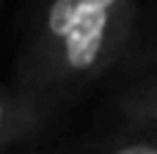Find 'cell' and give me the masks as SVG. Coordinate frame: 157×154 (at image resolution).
I'll return each instance as SVG.
<instances>
[{
    "mask_svg": "<svg viewBox=\"0 0 157 154\" xmlns=\"http://www.w3.org/2000/svg\"><path fill=\"white\" fill-rule=\"evenodd\" d=\"M141 0H30L14 88L50 127L124 58Z\"/></svg>",
    "mask_w": 157,
    "mask_h": 154,
    "instance_id": "6da1fadb",
    "label": "cell"
},
{
    "mask_svg": "<svg viewBox=\"0 0 157 154\" xmlns=\"http://www.w3.org/2000/svg\"><path fill=\"white\" fill-rule=\"evenodd\" d=\"M108 113L127 132L157 135V69L116 83L113 96L108 102Z\"/></svg>",
    "mask_w": 157,
    "mask_h": 154,
    "instance_id": "7a4b0ae2",
    "label": "cell"
},
{
    "mask_svg": "<svg viewBox=\"0 0 157 154\" xmlns=\"http://www.w3.org/2000/svg\"><path fill=\"white\" fill-rule=\"evenodd\" d=\"M149 69H157V0L149 8L141 6V14H138L132 36H130V44L124 50V58L116 66L110 80L116 85V83L132 80Z\"/></svg>",
    "mask_w": 157,
    "mask_h": 154,
    "instance_id": "3957f363",
    "label": "cell"
},
{
    "mask_svg": "<svg viewBox=\"0 0 157 154\" xmlns=\"http://www.w3.org/2000/svg\"><path fill=\"white\" fill-rule=\"evenodd\" d=\"M44 130H47V124L17 94V88L0 83V154H6L8 149L30 141V138H39Z\"/></svg>",
    "mask_w": 157,
    "mask_h": 154,
    "instance_id": "277c9868",
    "label": "cell"
},
{
    "mask_svg": "<svg viewBox=\"0 0 157 154\" xmlns=\"http://www.w3.org/2000/svg\"><path fill=\"white\" fill-rule=\"evenodd\" d=\"M47 154H157V135L124 130V135L110 138L105 143H80V146H66Z\"/></svg>",
    "mask_w": 157,
    "mask_h": 154,
    "instance_id": "5b68a950",
    "label": "cell"
},
{
    "mask_svg": "<svg viewBox=\"0 0 157 154\" xmlns=\"http://www.w3.org/2000/svg\"><path fill=\"white\" fill-rule=\"evenodd\" d=\"M0 3H3V0H0Z\"/></svg>",
    "mask_w": 157,
    "mask_h": 154,
    "instance_id": "8992f818",
    "label": "cell"
}]
</instances>
